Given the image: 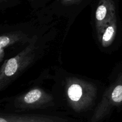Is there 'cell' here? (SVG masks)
<instances>
[{
	"instance_id": "obj_4",
	"label": "cell",
	"mask_w": 122,
	"mask_h": 122,
	"mask_svg": "<svg viewBox=\"0 0 122 122\" xmlns=\"http://www.w3.org/2000/svg\"><path fill=\"white\" fill-rule=\"evenodd\" d=\"M47 25L38 26L32 23L1 26L0 63L14 56L22 50L36 34Z\"/></svg>"
},
{
	"instance_id": "obj_9",
	"label": "cell",
	"mask_w": 122,
	"mask_h": 122,
	"mask_svg": "<svg viewBox=\"0 0 122 122\" xmlns=\"http://www.w3.org/2000/svg\"><path fill=\"white\" fill-rule=\"evenodd\" d=\"M81 0H60V4L63 8H69L70 6L78 4Z\"/></svg>"
},
{
	"instance_id": "obj_6",
	"label": "cell",
	"mask_w": 122,
	"mask_h": 122,
	"mask_svg": "<svg viewBox=\"0 0 122 122\" xmlns=\"http://www.w3.org/2000/svg\"><path fill=\"white\" fill-rule=\"evenodd\" d=\"M0 122H80L63 114L53 113H0Z\"/></svg>"
},
{
	"instance_id": "obj_3",
	"label": "cell",
	"mask_w": 122,
	"mask_h": 122,
	"mask_svg": "<svg viewBox=\"0 0 122 122\" xmlns=\"http://www.w3.org/2000/svg\"><path fill=\"white\" fill-rule=\"evenodd\" d=\"M5 113H51L58 110L51 91L38 85L14 96L1 100Z\"/></svg>"
},
{
	"instance_id": "obj_7",
	"label": "cell",
	"mask_w": 122,
	"mask_h": 122,
	"mask_svg": "<svg viewBox=\"0 0 122 122\" xmlns=\"http://www.w3.org/2000/svg\"><path fill=\"white\" fill-rule=\"evenodd\" d=\"M114 0H100L94 11L92 26L94 36L99 38L106 25L117 15Z\"/></svg>"
},
{
	"instance_id": "obj_2",
	"label": "cell",
	"mask_w": 122,
	"mask_h": 122,
	"mask_svg": "<svg viewBox=\"0 0 122 122\" xmlns=\"http://www.w3.org/2000/svg\"><path fill=\"white\" fill-rule=\"evenodd\" d=\"M57 34L53 26L43 29L13 57L4 60L0 68V92L9 86L24 71L42 58Z\"/></svg>"
},
{
	"instance_id": "obj_8",
	"label": "cell",
	"mask_w": 122,
	"mask_h": 122,
	"mask_svg": "<svg viewBox=\"0 0 122 122\" xmlns=\"http://www.w3.org/2000/svg\"><path fill=\"white\" fill-rule=\"evenodd\" d=\"M119 31V20L116 15L106 26L99 38L97 39L100 50L104 52L110 53L112 47L117 38Z\"/></svg>"
},
{
	"instance_id": "obj_1",
	"label": "cell",
	"mask_w": 122,
	"mask_h": 122,
	"mask_svg": "<svg viewBox=\"0 0 122 122\" xmlns=\"http://www.w3.org/2000/svg\"><path fill=\"white\" fill-rule=\"evenodd\" d=\"M42 73L37 81L52 82L51 93L57 109L89 119L100 102L106 85L101 81L73 73L59 66Z\"/></svg>"
},
{
	"instance_id": "obj_5",
	"label": "cell",
	"mask_w": 122,
	"mask_h": 122,
	"mask_svg": "<svg viewBox=\"0 0 122 122\" xmlns=\"http://www.w3.org/2000/svg\"><path fill=\"white\" fill-rule=\"evenodd\" d=\"M122 107V69L117 66L108 77V84L89 122H103Z\"/></svg>"
}]
</instances>
